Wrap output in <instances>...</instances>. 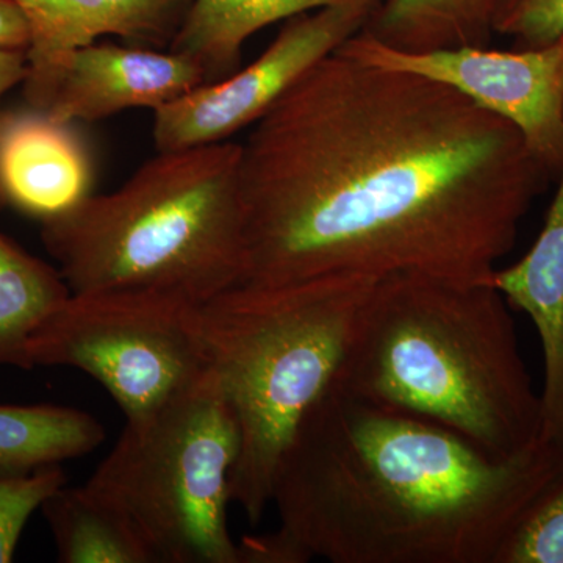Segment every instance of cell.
Masks as SVG:
<instances>
[{"label": "cell", "mask_w": 563, "mask_h": 563, "mask_svg": "<svg viewBox=\"0 0 563 563\" xmlns=\"http://www.w3.org/2000/svg\"><path fill=\"white\" fill-rule=\"evenodd\" d=\"M240 147L242 284L258 287L393 273L485 284L553 179L503 118L340 49Z\"/></svg>", "instance_id": "obj_1"}, {"label": "cell", "mask_w": 563, "mask_h": 563, "mask_svg": "<svg viewBox=\"0 0 563 563\" xmlns=\"http://www.w3.org/2000/svg\"><path fill=\"white\" fill-rule=\"evenodd\" d=\"M563 463L542 439L496 461L435 422L329 385L274 473L279 528L242 563H493Z\"/></svg>", "instance_id": "obj_2"}, {"label": "cell", "mask_w": 563, "mask_h": 563, "mask_svg": "<svg viewBox=\"0 0 563 563\" xmlns=\"http://www.w3.org/2000/svg\"><path fill=\"white\" fill-rule=\"evenodd\" d=\"M490 282L393 273L373 285L332 385L435 422L496 461L542 440V396Z\"/></svg>", "instance_id": "obj_3"}, {"label": "cell", "mask_w": 563, "mask_h": 563, "mask_svg": "<svg viewBox=\"0 0 563 563\" xmlns=\"http://www.w3.org/2000/svg\"><path fill=\"white\" fill-rule=\"evenodd\" d=\"M240 144L162 151L118 190L44 222L70 292L154 288L206 302L246 272Z\"/></svg>", "instance_id": "obj_4"}, {"label": "cell", "mask_w": 563, "mask_h": 563, "mask_svg": "<svg viewBox=\"0 0 563 563\" xmlns=\"http://www.w3.org/2000/svg\"><path fill=\"white\" fill-rule=\"evenodd\" d=\"M376 280L324 276L273 287L240 284L199 306L209 368L240 433L231 498L251 525L272 506L280 455L303 413L335 379Z\"/></svg>", "instance_id": "obj_5"}, {"label": "cell", "mask_w": 563, "mask_h": 563, "mask_svg": "<svg viewBox=\"0 0 563 563\" xmlns=\"http://www.w3.org/2000/svg\"><path fill=\"white\" fill-rule=\"evenodd\" d=\"M240 433L211 369L154 413L125 421L88 487L135 526L155 563H242L229 529Z\"/></svg>", "instance_id": "obj_6"}, {"label": "cell", "mask_w": 563, "mask_h": 563, "mask_svg": "<svg viewBox=\"0 0 563 563\" xmlns=\"http://www.w3.org/2000/svg\"><path fill=\"white\" fill-rule=\"evenodd\" d=\"M201 303L154 288L70 292L33 335L29 363L87 373L125 421L141 420L209 369Z\"/></svg>", "instance_id": "obj_7"}, {"label": "cell", "mask_w": 563, "mask_h": 563, "mask_svg": "<svg viewBox=\"0 0 563 563\" xmlns=\"http://www.w3.org/2000/svg\"><path fill=\"white\" fill-rule=\"evenodd\" d=\"M357 60L406 70L453 88L512 124L533 157L558 177L563 165V36L539 49H395L362 31L339 47Z\"/></svg>", "instance_id": "obj_8"}, {"label": "cell", "mask_w": 563, "mask_h": 563, "mask_svg": "<svg viewBox=\"0 0 563 563\" xmlns=\"http://www.w3.org/2000/svg\"><path fill=\"white\" fill-rule=\"evenodd\" d=\"M369 18V11L358 9H322L291 18L250 66L155 110V150L222 143L254 125L307 70L361 32Z\"/></svg>", "instance_id": "obj_9"}, {"label": "cell", "mask_w": 563, "mask_h": 563, "mask_svg": "<svg viewBox=\"0 0 563 563\" xmlns=\"http://www.w3.org/2000/svg\"><path fill=\"white\" fill-rule=\"evenodd\" d=\"M31 27L27 106L46 109L70 55L106 36L132 46H169L192 0H13Z\"/></svg>", "instance_id": "obj_10"}, {"label": "cell", "mask_w": 563, "mask_h": 563, "mask_svg": "<svg viewBox=\"0 0 563 563\" xmlns=\"http://www.w3.org/2000/svg\"><path fill=\"white\" fill-rule=\"evenodd\" d=\"M203 84L201 66L177 52L96 41L70 55L44 110L73 124L99 121L125 110L155 111Z\"/></svg>", "instance_id": "obj_11"}, {"label": "cell", "mask_w": 563, "mask_h": 563, "mask_svg": "<svg viewBox=\"0 0 563 563\" xmlns=\"http://www.w3.org/2000/svg\"><path fill=\"white\" fill-rule=\"evenodd\" d=\"M95 165L73 122L27 106L0 110V209L44 222L92 195Z\"/></svg>", "instance_id": "obj_12"}, {"label": "cell", "mask_w": 563, "mask_h": 563, "mask_svg": "<svg viewBox=\"0 0 563 563\" xmlns=\"http://www.w3.org/2000/svg\"><path fill=\"white\" fill-rule=\"evenodd\" d=\"M542 232L523 258L490 284L531 318L543 350L542 435L563 443V165Z\"/></svg>", "instance_id": "obj_13"}, {"label": "cell", "mask_w": 563, "mask_h": 563, "mask_svg": "<svg viewBox=\"0 0 563 563\" xmlns=\"http://www.w3.org/2000/svg\"><path fill=\"white\" fill-rule=\"evenodd\" d=\"M385 0H192L169 51L198 63L207 84L240 69L246 41L274 22L322 9L374 13Z\"/></svg>", "instance_id": "obj_14"}, {"label": "cell", "mask_w": 563, "mask_h": 563, "mask_svg": "<svg viewBox=\"0 0 563 563\" xmlns=\"http://www.w3.org/2000/svg\"><path fill=\"white\" fill-rule=\"evenodd\" d=\"M62 563H155L128 517L92 490L63 485L41 506Z\"/></svg>", "instance_id": "obj_15"}, {"label": "cell", "mask_w": 563, "mask_h": 563, "mask_svg": "<svg viewBox=\"0 0 563 563\" xmlns=\"http://www.w3.org/2000/svg\"><path fill=\"white\" fill-rule=\"evenodd\" d=\"M106 440L98 418L54 404H0V477H22L90 454Z\"/></svg>", "instance_id": "obj_16"}, {"label": "cell", "mask_w": 563, "mask_h": 563, "mask_svg": "<svg viewBox=\"0 0 563 563\" xmlns=\"http://www.w3.org/2000/svg\"><path fill=\"white\" fill-rule=\"evenodd\" d=\"M501 0H385L363 31L395 49L487 47Z\"/></svg>", "instance_id": "obj_17"}, {"label": "cell", "mask_w": 563, "mask_h": 563, "mask_svg": "<svg viewBox=\"0 0 563 563\" xmlns=\"http://www.w3.org/2000/svg\"><path fill=\"white\" fill-rule=\"evenodd\" d=\"M69 295L58 268L0 233V366L32 369L29 344Z\"/></svg>", "instance_id": "obj_18"}, {"label": "cell", "mask_w": 563, "mask_h": 563, "mask_svg": "<svg viewBox=\"0 0 563 563\" xmlns=\"http://www.w3.org/2000/svg\"><path fill=\"white\" fill-rule=\"evenodd\" d=\"M493 563H563V463L526 507Z\"/></svg>", "instance_id": "obj_19"}, {"label": "cell", "mask_w": 563, "mask_h": 563, "mask_svg": "<svg viewBox=\"0 0 563 563\" xmlns=\"http://www.w3.org/2000/svg\"><path fill=\"white\" fill-rule=\"evenodd\" d=\"M66 485L62 465L47 466L22 477H0V563L16 553L25 525L44 501Z\"/></svg>", "instance_id": "obj_20"}, {"label": "cell", "mask_w": 563, "mask_h": 563, "mask_svg": "<svg viewBox=\"0 0 563 563\" xmlns=\"http://www.w3.org/2000/svg\"><path fill=\"white\" fill-rule=\"evenodd\" d=\"M493 32L514 40V49H539L563 36V0H501Z\"/></svg>", "instance_id": "obj_21"}, {"label": "cell", "mask_w": 563, "mask_h": 563, "mask_svg": "<svg viewBox=\"0 0 563 563\" xmlns=\"http://www.w3.org/2000/svg\"><path fill=\"white\" fill-rule=\"evenodd\" d=\"M31 46V27L13 0H0V49L24 51Z\"/></svg>", "instance_id": "obj_22"}, {"label": "cell", "mask_w": 563, "mask_h": 563, "mask_svg": "<svg viewBox=\"0 0 563 563\" xmlns=\"http://www.w3.org/2000/svg\"><path fill=\"white\" fill-rule=\"evenodd\" d=\"M27 52L0 49V101L27 77Z\"/></svg>", "instance_id": "obj_23"}]
</instances>
